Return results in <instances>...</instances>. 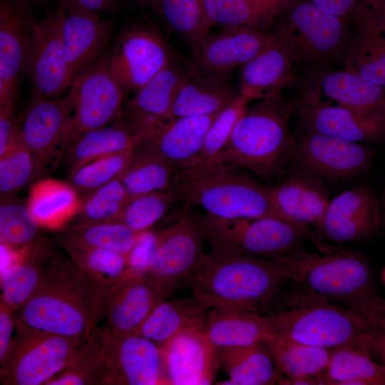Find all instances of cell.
<instances>
[{
    "instance_id": "cell-1",
    "label": "cell",
    "mask_w": 385,
    "mask_h": 385,
    "mask_svg": "<svg viewBox=\"0 0 385 385\" xmlns=\"http://www.w3.org/2000/svg\"><path fill=\"white\" fill-rule=\"evenodd\" d=\"M112 301L72 260L50 255L37 289L14 313L16 321L31 329L85 340Z\"/></svg>"
},
{
    "instance_id": "cell-2",
    "label": "cell",
    "mask_w": 385,
    "mask_h": 385,
    "mask_svg": "<svg viewBox=\"0 0 385 385\" xmlns=\"http://www.w3.org/2000/svg\"><path fill=\"white\" fill-rule=\"evenodd\" d=\"M194 296L212 307L245 309L265 314L286 281L277 257H262L211 247L189 277Z\"/></svg>"
},
{
    "instance_id": "cell-3",
    "label": "cell",
    "mask_w": 385,
    "mask_h": 385,
    "mask_svg": "<svg viewBox=\"0 0 385 385\" xmlns=\"http://www.w3.org/2000/svg\"><path fill=\"white\" fill-rule=\"evenodd\" d=\"M294 284L284 294L280 291L273 302L276 307L265 313L274 334L330 350L347 346L371 350L367 319Z\"/></svg>"
},
{
    "instance_id": "cell-4",
    "label": "cell",
    "mask_w": 385,
    "mask_h": 385,
    "mask_svg": "<svg viewBox=\"0 0 385 385\" xmlns=\"http://www.w3.org/2000/svg\"><path fill=\"white\" fill-rule=\"evenodd\" d=\"M233 169L219 162L178 169L173 190L178 200L188 205H199L213 217H276L288 221L275 203L272 187L262 185Z\"/></svg>"
},
{
    "instance_id": "cell-5",
    "label": "cell",
    "mask_w": 385,
    "mask_h": 385,
    "mask_svg": "<svg viewBox=\"0 0 385 385\" xmlns=\"http://www.w3.org/2000/svg\"><path fill=\"white\" fill-rule=\"evenodd\" d=\"M293 108L281 94L254 104L236 123L216 162L260 177L279 173L294 149L295 141L288 128Z\"/></svg>"
},
{
    "instance_id": "cell-6",
    "label": "cell",
    "mask_w": 385,
    "mask_h": 385,
    "mask_svg": "<svg viewBox=\"0 0 385 385\" xmlns=\"http://www.w3.org/2000/svg\"><path fill=\"white\" fill-rule=\"evenodd\" d=\"M277 257L286 280L365 319L381 298L374 289L369 266L353 252L339 248L319 255L298 248Z\"/></svg>"
},
{
    "instance_id": "cell-7",
    "label": "cell",
    "mask_w": 385,
    "mask_h": 385,
    "mask_svg": "<svg viewBox=\"0 0 385 385\" xmlns=\"http://www.w3.org/2000/svg\"><path fill=\"white\" fill-rule=\"evenodd\" d=\"M205 240L211 247L245 255L276 257L298 249L303 239L324 253L338 247L329 245L309 226L276 217L222 219L209 215L202 218Z\"/></svg>"
},
{
    "instance_id": "cell-8",
    "label": "cell",
    "mask_w": 385,
    "mask_h": 385,
    "mask_svg": "<svg viewBox=\"0 0 385 385\" xmlns=\"http://www.w3.org/2000/svg\"><path fill=\"white\" fill-rule=\"evenodd\" d=\"M282 14L284 20L275 31L287 44L296 65L307 71H322L346 52V19L308 0H295Z\"/></svg>"
},
{
    "instance_id": "cell-9",
    "label": "cell",
    "mask_w": 385,
    "mask_h": 385,
    "mask_svg": "<svg viewBox=\"0 0 385 385\" xmlns=\"http://www.w3.org/2000/svg\"><path fill=\"white\" fill-rule=\"evenodd\" d=\"M16 334L1 362L6 385H41L70 366L84 340L41 332L16 321Z\"/></svg>"
},
{
    "instance_id": "cell-10",
    "label": "cell",
    "mask_w": 385,
    "mask_h": 385,
    "mask_svg": "<svg viewBox=\"0 0 385 385\" xmlns=\"http://www.w3.org/2000/svg\"><path fill=\"white\" fill-rule=\"evenodd\" d=\"M68 88L65 96L71 112L68 145L82 134L119 118L127 99L112 75L106 56L83 69Z\"/></svg>"
},
{
    "instance_id": "cell-11",
    "label": "cell",
    "mask_w": 385,
    "mask_h": 385,
    "mask_svg": "<svg viewBox=\"0 0 385 385\" xmlns=\"http://www.w3.org/2000/svg\"><path fill=\"white\" fill-rule=\"evenodd\" d=\"M175 54L156 28L134 23L120 32L113 51L106 56L112 75L128 98L154 77Z\"/></svg>"
},
{
    "instance_id": "cell-12",
    "label": "cell",
    "mask_w": 385,
    "mask_h": 385,
    "mask_svg": "<svg viewBox=\"0 0 385 385\" xmlns=\"http://www.w3.org/2000/svg\"><path fill=\"white\" fill-rule=\"evenodd\" d=\"M202 218L187 207L168 227L157 233V242L145 272L170 295L181 280L188 279L205 252Z\"/></svg>"
},
{
    "instance_id": "cell-13",
    "label": "cell",
    "mask_w": 385,
    "mask_h": 385,
    "mask_svg": "<svg viewBox=\"0 0 385 385\" xmlns=\"http://www.w3.org/2000/svg\"><path fill=\"white\" fill-rule=\"evenodd\" d=\"M70 121V108L65 97L31 101L19 128L34 159V179L56 169L68 145Z\"/></svg>"
},
{
    "instance_id": "cell-14",
    "label": "cell",
    "mask_w": 385,
    "mask_h": 385,
    "mask_svg": "<svg viewBox=\"0 0 385 385\" xmlns=\"http://www.w3.org/2000/svg\"><path fill=\"white\" fill-rule=\"evenodd\" d=\"M103 340L101 384H167L162 345L137 334L114 335L105 329Z\"/></svg>"
},
{
    "instance_id": "cell-15",
    "label": "cell",
    "mask_w": 385,
    "mask_h": 385,
    "mask_svg": "<svg viewBox=\"0 0 385 385\" xmlns=\"http://www.w3.org/2000/svg\"><path fill=\"white\" fill-rule=\"evenodd\" d=\"M62 6L33 24L26 71L33 84L32 100L61 97L72 82L62 36Z\"/></svg>"
},
{
    "instance_id": "cell-16",
    "label": "cell",
    "mask_w": 385,
    "mask_h": 385,
    "mask_svg": "<svg viewBox=\"0 0 385 385\" xmlns=\"http://www.w3.org/2000/svg\"><path fill=\"white\" fill-rule=\"evenodd\" d=\"M195 67L178 54L154 77L126 99L120 117L143 138L168 122L175 98Z\"/></svg>"
},
{
    "instance_id": "cell-17",
    "label": "cell",
    "mask_w": 385,
    "mask_h": 385,
    "mask_svg": "<svg viewBox=\"0 0 385 385\" xmlns=\"http://www.w3.org/2000/svg\"><path fill=\"white\" fill-rule=\"evenodd\" d=\"M374 155V150L363 143L303 130L295 142L292 158L312 175L337 179L363 171Z\"/></svg>"
},
{
    "instance_id": "cell-18",
    "label": "cell",
    "mask_w": 385,
    "mask_h": 385,
    "mask_svg": "<svg viewBox=\"0 0 385 385\" xmlns=\"http://www.w3.org/2000/svg\"><path fill=\"white\" fill-rule=\"evenodd\" d=\"M203 324L185 329L163 345L167 384L207 385L213 382L220 366L219 350L205 338Z\"/></svg>"
},
{
    "instance_id": "cell-19",
    "label": "cell",
    "mask_w": 385,
    "mask_h": 385,
    "mask_svg": "<svg viewBox=\"0 0 385 385\" xmlns=\"http://www.w3.org/2000/svg\"><path fill=\"white\" fill-rule=\"evenodd\" d=\"M380 222V207L374 192L368 187L345 190L329 200L317 227L324 240L342 244L370 236Z\"/></svg>"
},
{
    "instance_id": "cell-20",
    "label": "cell",
    "mask_w": 385,
    "mask_h": 385,
    "mask_svg": "<svg viewBox=\"0 0 385 385\" xmlns=\"http://www.w3.org/2000/svg\"><path fill=\"white\" fill-rule=\"evenodd\" d=\"M304 130L358 143L385 140V118L304 97L298 106Z\"/></svg>"
},
{
    "instance_id": "cell-21",
    "label": "cell",
    "mask_w": 385,
    "mask_h": 385,
    "mask_svg": "<svg viewBox=\"0 0 385 385\" xmlns=\"http://www.w3.org/2000/svg\"><path fill=\"white\" fill-rule=\"evenodd\" d=\"M269 34L257 29L230 26L209 33L192 51L191 61L197 71L210 75L229 76L263 48Z\"/></svg>"
},
{
    "instance_id": "cell-22",
    "label": "cell",
    "mask_w": 385,
    "mask_h": 385,
    "mask_svg": "<svg viewBox=\"0 0 385 385\" xmlns=\"http://www.w3.org/2000/svg\"><path fill=\"white\" fill-rule=\"evenodd\" d=\"M33 34L19 5L13 0L0 3V105H13L19 77L26 70Z\"/></svg>"
},
{
    "instance_id": "cell-23",
    "label": "cell",
    "mask_w": 385,
    "mask_h": 385,
    "mask_svg": "<svg viewBox=\"0 0 385 385\" xmlns=\"http://www.w3.org/2000/svg\"><path fill=\"white\" fill-rule=\"evenodd\" d=\"M293 56L277 31L269 34L262 50L242 66L240 94L248 100L280 95L294 79Z\"/></svg>"
},
{
    "instance_id": "cell-24",
    "label": "cell",
    "mask_w": 385,
    "mask_h": 385,
    "mask_svg": "<svg viewBox=\"0 0 385 385\" xmlns=\"http://www.w3.org/2000/svg\"><path fill=\"white\" fill-rule=\"evenodd\" d=\"M220 113L171 120L145 135L137 147L159 155L178 169L189 167L197 160Z\"/></svg>"
},
{
    "instance_id": "cell-25",
    "label": "cell",
    "mask_w": 385,
    "mask_h": 385,
    "mask_svg": "<svg viewBox=\"0 0 385 385\" xmlns=\"http://www.w3.org/2000/svg\"><path fill=\"white\" fill-rule=\"evenodd\" d=\"M315 72L306 98L361 111L385 118V88L347 68Z\"/></svg>"
},
{
    "instance_id": "cell-26",
    "label": "cell",
    "mask_w": 385,
    "mask_h": 385,
    "mask_svg": "<svg viewBox=\"0 0 385 385\" xmlns=\"http://www.w3.org/2000/svg\"><path fill=\"white\" fill-rule=\"evenodd\" d=\"M62 36L72 80L100 56L111 34L110 25L98 15L78 10L61 1Z\"/></svg>"
},
{
    "instance_id": "cell-27",
    "label": "cell",
    "mask_w": 385,
    "mask_h": 385,
    "mask_svg": "<svg viewBox=\"0 0 385 385\" xmlns=\"http://www.w3.org/2000/svg\"><path fill=\"white\" fill-rule=\"evenodd\" d=\"M203 333L217 350L262 343L273 334L265 314L225 307H212L207 312Z\"/></svg>"
},
{
    "instance_id": "cell-28",
    "label": "cell",
    "mask_w": 385,
    "mask_h": 385,
    "mask_svg": "<svg viewBox=\"0 0 385 385\" xmlns=\"http://www.w3.org/2000/svg\"><path fill=\"white\" fill-rule=\"evenodd\" d=\"M168 296L147 274L134 276L113 299L105 329L118 336L137 334L157 304Z\"/></svg>"
},
{
    "instance_id": "cell-29",
    "label": "cell",
    "mask_w": 385,
    "mask_h": 385,
    "mask_svg": "<svg viewBox=\"0 0 385 385\" xmlns=\"http://www.w3.org/2000/svg\"><path fill=\"white\" fill-rule=\"evenodd\" d=\"M228 76L202 73L195 68L175 98L170 120L211 115L227 108L240 95Z\"/></svg>"
},
{
    "instance_id": "cell-30",
    "label": "cell",
    "mask_w": 385,
    "mask_h": 385,
    "mask_svg": "<svg viewBox=\"0 0 385 385\" xmlns=\"http://www.w3.org/2000/svg\"><path fill=\"white\" fill-rule=\"evenodd\" d=\"M60 243L77 267L113 299L136 275L129 268L128 257L124 255L86 245L66 235Z\"/></svg>"
},
{
    "instance_id": "cell-31",
    "label": "cell",
    "mask_w": 385,
    "mask_h": 385,
    "mask_svg": "<svg viewBox=\"0 0 385 385\" xmlns=\"http://www.w3.org/2000/svg\"><path fill=\"white\" fill-rule=\"evenodd\" d=\"M143 136L120 117L102 128L85 133L66 148L63 158L69 175L100 157L136 147Z\"/></svg>"
},
{
    "instance_id": "cell-32",
    "label": "cell",
    "mask_w": 385,
    "mask_h": 385,
    "mask_svg": "<svg viewBox=\"0 0 385 385\" xmlns=\"http://www.w3.org/2000/svg\"><path fill=\"white\" fill-rule=\"evenodd\" d=\"M354 19L357 31L347 45L346 68L385 88V24L359 14Z\"/></svg>"
},
{
    "instance_id": "cell-33",
    "label": "cell",
    "mask_w": 385,
    "mask_h": 385,
    "mask_svg": "<svg viewBox=\"0 0 385 385\" xmlns=\"http://www.w3.org/2000/svg\"><path fill=\"white\" fill-rule=\"evenodd\" d=\"M275 203L289 222L301 225H319L329 200L323 186L311 178L294 177L272 187Z\"/></svg>"
},
{
    "instance_id": "cell-34",
    "label": "cell",
    "mask_w": 385,
    "mask_h": 385,
    "mask_svg": "<svg viewBox=\"0 0 385 385\" xmlns=\"http://www.w3.org/2000/svg\"><path fill=\"white\" fill-rule=\"evenodd\" d=\"M210 308L193 294L183 299H164L152 310L137 335L165 345L185 329L204 322Z\"/></svg>"
},
{
    "instance_id": "cell-35",
    "label": "cell",
    "mask_w": 385,
    "mask_h": 385,
    "mask_svg": "<svg viewBox=\"0 0 385 385\" xmlns=\"http://www.w3.org/2000/svg\"><path fill=\"white\" fill-rule=\"evenodd\" d=\"M81 203L69 183L44 178L31 185L26 205L40 227L60 229L73 220Z\"/></svg>"
},
{
    "instance_id": "cell-36",
    "label": "cell",
    "mask_w": 385,
    "mask_h": 385,
    "mask_svg": "<svg viewBox=\"0 0 385 385\" xmlns=\"http://www.w3.org/2000/svg\"><path fill=\"white\" fill-rule=\"evenodd\" d=\"M262 343L280 374L278 384L294 378H314L322 384L332 350L294 342L274 334Z\"/></svg>"
},
{
    "instance_id": "cell-37",
    "label": "cell",
    "mask_w": 385,
    "mask_h": 385,
    "mask_svg": "<svg viewBox=\"0 0 385 385\" xmlns=\"http://www.w3.org/2000/svg\"><path fill=\"white\" fill-rule=\"evenodd\" d=\"M219 358L229 384H278L280 374L263 343L220 349Z\"/></svg>"
},
{
    "instance_id": "cell-38",
    "label": "cell",
    "mask_w": 385,
    "mask_h": 385,
    "mask_svg": "<svg viewBox=\"0 0 385 385\" xmlns=\"http://www.w3.org/2000/svg\"><path fill=\"white\" fill-rule=\"evenodd\" d=\"M49 255L44 243L38 240L26 247L18 262L1 273V302L11 312L22 307L37 289Z\"/></svg>"
},
{
    "instance_id": "cell-39",
    "label": "cell",
    "mask_w": 385,
    "mask_h": 385,
    "mask_svg": "<svg viewBox=\"0 0 385 385\" xmlns=\"http://www.w3.org/2000/svg\"><path fill=\"white\" fill-rule=\"evenodd\" d=\"M371 353L354 346L332 349L322 384L385 385V366L374 361Z\"/></svg>"
},
{
    "instance_id": "cell-40",
    "label": "cell",
    "mask_w": 385,
    "mask_h": 385,
    "mask_svg": "<svg viewBox=\"0 0 385 385\" xmlns=\"http://www.w3.org/2000/svg\"><path fill=\"white\" fill-rule=\"evenodd\" d=\"M178 170L159 155L136 146L119 179L132 199L152 192L173 189Z\"/></svg>"
},
{
    "instance_id": "cell-41",
    "label": "cell",
    "mask_w": 385,
    "mask_h": 385,
    "mask_svg": "<svg viewBox=\"0 0 385 385\" xmlns=\"http://www.w3.org/2000/svg\"><path fill=\"white\" fill-rule=\"evenodd\" d=\"M153 4L165 26L196 49L212 26L202 0H153Z\"/></svg>"
},
{
    "instance_id": "cell-42",
    "label": "cell",
    "mask_w": 385,
    "mask_h": 385,
    "mask_svg": "<svg viewBox=\"0 0 385 385\" xmlns=\"http://www.w3.org/2000/svg\"><path fill=\"white\" fill-rule=\"evenodd\" d=\"M139 234L118 222L73 224L66 233L69 237L86 245L111 250L127 257Z\"/></svg>"
},
{
    "instance_id": "cell-43",
    "label": "cell",
    "mask_w": 385,
    "mask_h": 385,
    "mask_svg": "<svg viewBox=\"0 0 385 385\" xmlns=\"http://www.w3.org/2000/svg\"><path fill=\"white\" fill-rule=\"evenodd\" d=\"M130 200L118 178L81 196L80 209L71 221L73 224L113 221Z\"/></svg>"
},
{
    "instance_id": "cell-44",
    "label": "cell",
    "mask_w": 385,
    "mask_h": 385,
    "mask_svg": "<svg viewBox=\"0 0 385 385\" xmlns=\"http://www.w3.org/2000/svg\"><path fill=\"white\" fill-rule=\"evenodd\" d=\"M176 200L178 198L173 189L143 194L130 199L111 222L123 223L136 232L147 231Z\"/></svg>"
},
{
    "instance_id": "cell-45",
    "label": "cell",
    "mask_w": 385,
    "mask_h": 385,
    "mask_svg": "<svg viewBox=\"0 0 385 385\" xmlns=\"http://www.w3.org/2000/svg\"><path fill=\"white\" fill-rule=\"evenodd\" d=\"M134 148L88 163L69 175L68 183L81 197L118 178L130 161Z\"/></svg>"
},
{
    "instance_id": "cell-46",
    "label": "cell",
    "mask_w": 385,
    "mask_h": 385,
    "mask_svg": "<svg viewBox=\"0 0 385 385\" xmlns=\"http://www.w3.org/2000/svg\"><path fill=\"white\" fill-rule=\"evenodd\" d=\"M40 226L27 205L1 198L0 205V243L16 248L29 247L38 240Z\"/></svg>"
},
{
    "instance_id": "cell-47",
    "label": "cell",
    "mask_w": 385,
    "mask_h": 385,
    "mask_svg": "<svg viewBox=\"0 0 385 385\" xmlns=\"http://www.w3.org/2000/svg\"><path fill=\"white\" fill-rule=\"evenodd\" d=\"M33 157L19 135L11 146L0 155V193L1 198L14 195L34 180Z\"/></svg>"
},
{
    "instance_id": "cell-48",
    "label": "cell",
    "mask_w": 385,
    "mask_h": 385,
    "mask_svg": "<svg viewBox=\"0 0 385 385\" xmlns=\"http://www.w3.org/2000/svg\"><path fill=\"white\" fill-rule=\"evenodd\" d=\"M248 101L240 94L218 114L206 135L202 150L193 165L217 161L227 144L236 123L246 113Z\"/></svg>"
},
{
    "instance_id": "cell-49",
    "label": "cell",
    "mask_w": 385,
    "mask_h": 385,
    "mask_svg": "<svg viewBox=\"0 0 385 385\" xmlns=\"http://www.w3.org/2000/svg\"><path fill=\"white\" fill-rule=\"evenodd\" d=\"M207 17L213 25L257 29L263 26L256 0H202Z\"/></svg>"
},
{
    "instance_id": "cell-50",
    "label": "cell",
    "mask_w": 385,
    "mask_h": 385,
    "mask_svg": "<svg viewBox=\"0 0 385 385\" xmlns=\"http://www.w3.org/2000/svg\"><path fill=\"white\" fill-rule=\"evenodd\" d=\"M157 242V233L150 230L140 232L132 251L128 256L129 268L137 275L147 272Z\"/></svg>"
},
{
    "instance_id": "cell-51",
    "label": "cell",
    "mask_w": 385,
    "mask_h": 385,
    "mask_svg": "<svg viewBox=\"0 0 385 385\" xmlns=\"http://www.w3.org/2000/svg\"><path fill=\"white\" fill-rule=\"evenodd\" d=\"M14 108L12 105H0V155L11 146L19 135Z\"/></svg>"
},
{
    "instance_id": "cell-52",
    "label": "cell",
    "mask_w": 385,
    "mask_h": 385,
    "mask_svg": "<svg viewBox=\"0 0 385 385\" xmlns=\"http://www.w3.org/2000/svg\"><path fill=\"white\" fill-rule=\"evenodd\" d=\"M1 302L0 303V363L9 350L13 333L16 328L14 314Z\"/></svg>"
},
{
    "instance_id": "cell-53",
    "label": "cell",
    "mask_w": 385,
    "mask_h": 385,
    "mask_svg": "<svg viewBox=\"0 0 385 385\" xmlns=\"http://www.w3.org/2000/svg\"><path fill=\"white\" fill-rule=\"evenodd\" d=\"M325 11L344 19L354 18L359 10L362 0H308Z\"/></svg>"
},
{
    "instance_id": "cell-54",
    "label": "cell",
    "mask_w": 385,
    "mask_h": 385,
    "mask_svg": "<svg viewBox=\"0 0 385 385\" xmlns=\"http://www.w3.org/2000/svg\"><path fill=\"white\" fill-rule=\"evenodd\" d=\"M369 337L371 351L379 358L385 366V319L369 322Z\"/></svg>"
},
{
    "instance_id": "cell-55",
    "label": "cell",
    "mask_w": 385,
    "mask_h": 385,
    "mask_svg": "<svg viewBox=\"0 0 385 385\" xmlns=\"http://www.w3.org/2000/svg\"><path fill=\"white\" fill-rule=\"evenodd\" d=\"M295 0H256L262 15L263 26H267Z\"/></svg>"
},
{
    "instance_id": "cell-56",
    "label": "cell",
    "mask_w": 385,
    "mask_h": 385,
    "mask_svg": "<svg viewBox=\"0 0 385 385\" xmlns=\"http://www.w3.org/2000/svg\"><path fill=\"white\" fill-rule=\"evenodd\" d=\"M61 1L78 10L94 15L108 11L114 5L113 0H61Z\"/></svg>"
},
{
    "instance_id": "cell-57",
    "label": "cell",
    "mask_w": 385,
    "mask_h": 385,
    "mask_svg": "<svg viewBox=\"0 0 385 385\" xmlns=\"http://www.w3.org/2000/svg\"><path fill=\"white\" fill-rule=\"evenodd\" d=\"M357 13L385 24V0H362Z\"/></svg>"
},
{
    "instance_id": "cell-58",
    "label": "cell",
    "mask_w": 385,
    "mask_h": 385,
    "mask_svg": "<svg viewBox=\"0 0 385 385\" xmlns=\"http://www.w3.org/2000/svg\"><path fill=\"white\" fill-rule=\"evenodd\" d=\"M385 319V301L381 298L376 303L371 315L369 316L368 321L374 322L377 319Z\"/></svg>"
},
{
    "instance_id": "cell-59",
    "label": "cell",
    "mask_w": 385,
    "mask_h": 385,
    "mask_svg": "<svg viewBox=\"0 0 385 385\" xmlns=\"http://www.w3.org/2000/svg\"><path fill=\"white\" fill-rule=\"evenodd\" d=\"M382 277H383L384 282L385 284V267H384V271H383Z\"/></svg>"
},
{
    "instance_id": "cell-60",
    "label": "cell",
    "mask_w": 385,
    "mask_h": 385,
    "mask_svg": "<svg viewBox=\"0 0 385 385\" xmlns=\"http://www.w3.org/2000/svg\"><path fill=\"white\" fill-rule=\"evenodd\" d=\"M383 206H384V212H385V192H384V199H383Z\"/></svg>"
},
{
    "instance_id": "cell-61",
    "label": "cell",
    "mask_w": 385,
    "mask_h": 385,
    "mask_svg": "<svg viewBox=\"0 0 385 385\" xmlns=\"http://www.w3.org/2000/svg\"><path fill=\"white\" fill-rule=\"evenodd\" d=\"M19 1H36V0H19Z\"/></svg>"
}]
</instances>
